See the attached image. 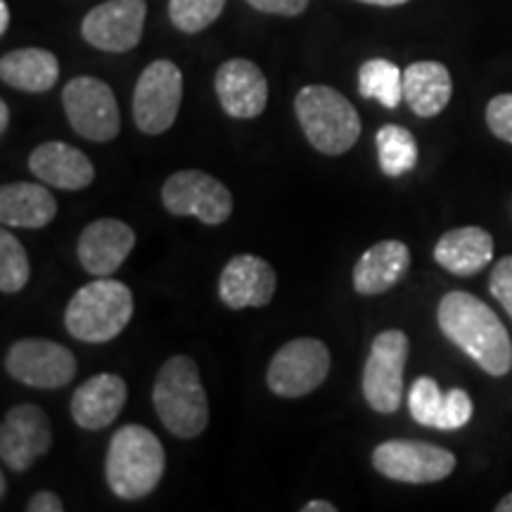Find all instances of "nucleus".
Returning <instances> with one entry per match:
<instances>
[{
    "instance_id": "obj_16",
    "label": "nucleus",
    "mask_w": 512,
    "mask_h": 512,
    "mask_svg": "<svg viewBox=\"0 0 512 512\" xmlns=\"http://www.w3.org/2000/svg\"><path fill=\"white\" fill-rule=\"evenodd\" d=\"M136 247V230L119 219H98L83 228L79 238V261L83 271L107 278L117 273Z\"/></svg>"
},
{
    "instance_id": "obj_35",
    "label": "nucleus",
    "mask_w": 512,
    "mask_h": 512,
    "mask_svg": "<svg viewBox=\"0 0 512 512\" xmlns=\"http://www.w3.org/2000/svg\"><path fill=\"white\" fill-rule=\"evenodd\" d=\"M337 508L330 501H309L302 508V512H335Z\"/></svg>"
},
{
    "instance_id": "obj_8",
    "label": "nucleus",
    "mask_w": 512,
    "mask_h": 512,
    "mask_svg": "<svg viewBox=\"0 0 512 512\" xmlns=\"http://www.w3.org/2000/svg\"><path fill=\"white\" fill-rule=\"evenodd\" d=\"M411 342L403 330H384L373 339L363 370V396L375 413L392 415L403 403V370Z\"/></svg>"
},
{
    "instance_id": "obj_2",
    "label": "nucleus",
    "mask_w": 512,
    "mask_h": 512,
    "mask_svg": "<svg viewBox=\"0 0 512 512\" xmlns=\"http://www.w3.org/2000/svg\"><path fill=\"white\" fill-rule=\"evenodd\" d=\"M164 470L166 453L155 432L143 425H124L114 432L105 458V477L114 496L124 501L150 496Z\"/></svg>"
},
{
    "instance_id": "obj_23",
    "label": "nucleus",
    "mask_w": 512,
    "mask_h": 512,
    "mask_svg": "<svg viewBox=\"0 0 512 512\" xmlns=\"http://www.w3.org/2000/svg\"><path fill=\"white\" fill-rule=\"evenodd\" d=\"M57 214V200L48 185L5 183L0 188V221L10 228H46Z\"/></svg>"
},
{
    "instance_id": "obj_17",
    "label": "nucleus",
    "mask_w": 512,
    "mask_h": 512,
    "mask_svg": "<svg viewBox=\"0 0 512 512\" xmlns=\"http://www.w3.org/2000/svg\"><path fill=\"white\" fill-rule=\"evenodd\" d=\"M216 95L223 112L233 119H256L268 105V81L252 60L235 57L216 72Z\"/></svg>"
},
{
    "instance_id": "obj_36",
    "label": "nucleus",
    "mask_w": 512,
    "mask_h": 512,
    "mask_svg": "<svg viewBox=\"0 0 512 512\" xmlns=\"http://www.w3.org/2000/svg\"><path fill=\"white\" fill-rule=\"evenodd\" d=\"M10 27V5L8 0H0V34H5Z\"/></svg>"
},
{
    "instance_id": "obj_27",
    "label": "nucleus",
    "mask_w": 512,
    "mask_h": 512,
    "mask_svg": "<svg viewBox=\"0 0 512 512\" xmlns=\"http://www.w3.org/2000/svg\"><path fill=\"white\" fill-rule=\"evenodd\" d=\"M31 278L29 254L10 230L0 233V292L17 294L27 287Z\"/></svg>"
},
{
    "instance_id": "obj_1",
    "label": "nucleus",
    "mask_w": 512,
    "mask_h": 512,
    "mask_svg": "<svg viewBox=\"0 0 512 512\" xmlns=\"http://www.w3.org/2000/svg\"><path fill=\"white\" fill-rule=\"evenodd\" d=\"M439 330L472 358L486 375L503 377L512 370V339L491 306L470 292H448L437 309Z\"/></svg>"
},
{
    "instance_id": "obj_21",
    "label": "nucleus",
    "mask_w": 512,
    "mask_h": 512,
    "mask_svg": "<svg viewBox=\"0 0 512 512\" xmlns=\"http://www.w3.org/2000/svg\"><path fill=\"white\" fill-rule=\"evenodd\" d=\"M494 259V238L479 226L453 228L434 245V261L458 278H472L482 273Z\"/></svg>"
},
{
    "instance_id": "obj_18",
    "label": "nucleus",
    "mask_w": 512,
    "mask_h": 512,
    "mask_svg": "<svg viewBox=\"0 0 512 512\" xmlns=\"http://www.w3.org/2000/svg\"><path fill=\"white\" fill-rule=\"evenodd\" d=\"M29 169L38 181L60 190H83L95 181V166L79 147L48 140L29 155Z\"/></svg>"
},
{
    "instance_id": "obj_4",
    "label": "nucleus",
    "mask_w": 512,
    "mask_h": 512,
    "mask_svg": "<svg viewBox=\"0 0 512 512\" xmlns=\"http://www.w3.org/2000/svg\"><path fill=\"white\" fill-rule=\"evenodd\" d=\"M294 112L313 150L328 157L344 155L361 138L356 107L332 86H304L294 98Z\"/></svg>"
},
{
    "instance_id": "obj_25",
    "label": "nucleus",
    "mask_w": 512,
    "mask_h": 512,
    "mask_svg": "<svg viewBox=\"0 0 512 512\" xmlns=\"http://www.w3.org/2000/svg\"><path fill=\"white\" fill-rule=\"evenodd\" d=\"M358 93L368 100H377L387 110H396L403 102V72L382 57L363 62L358 69Z\"/></svg>"
},
{
    "instance_id": "obj_12",
    "label": "nucleus",
    "mask_w": 512,
    "mask_h": 512,
    "mask_svg": "<svg viewBox=\"0 0 512 512\" xmlns=\"http://www.w3.org/2000/svg\"><path fill=\"white\" fill-rule=\"evenodd\" d=\"M5 370L34 389H62L76 377L79 363L72 351L53 339H17L5 356Z\"/></svg>"
},
{
    "instance_id": "obj_7",
    "label": "nucleus",
    "mask_w": 512,
    "mask_h": 512,
    "mask_svg": "<svg viewBox=\"0 0 512 512\" xmlns=\"http://www.w3.org/2000/svg\"><path fill=\"white\" fill-rule=\"evenodd\" d=\"M330 375V349L316 337L292 339L275 351L266 382L275 396L302 399Z\"/></svg>"
},
{
    "instance_id": "obj_31",
    "label": "nucleus",
    "mask_w": 512,
    "mask_h": 512,
    "mask_svg": "<svg viewBox=\"0 0 512 512\" xmlns=\"http://www.w3.org/2000/svg\"><path fill=\"white\" fill-rule=\"evenodd\" d=\"M486 126L498 140L512 145V93L496 95L486 105Z\"/></svg>"
},
{
    "instance_id": "obj_30",
    "label": "nucleus",
    "mask_w": 512,
    "mask_h": 512,
    "mask_svg": "<svg viewBox=\"0 0 512 512\" xmlns=\"http://www.w3.org/2000/svg\"><path fill=\"white\" fill-rule=\"evenodd\" d=\"M472 418V399L465 389H451L444 394V403L437 418V427L434 430H460Z\"/></svg>"
},
{
    "instance_id": "obj_39",
    "label": "nucleus",
    "mask_w": 512,
    "mask_h": 512,
    "mask_svg": "<svg viewBox=\"0 0 512 512\" xmlns=\"http://www.w3.org/2000/svg\"><path fill=\"white\" fill-rule=\"evenodd\" d=\"M496 512H512V494L501 498V503H496Z\"/></svg>"
},
{
    "instance_id": "obj_14",
    "label": "nucleus",
    "mask_w": 512,
    "mask_h": 512,
    "mask_svg": "<svg viewBox=\"0 0 512 512\" xmlns=\"http://www.w3.org/2000/svg\"><path fill=\"white\" fill-rule=\"evenodd\" d=\"M145 0H107L83 17L81 36L105 53H128L145 31Z\"/></svg>"
},
{
    "instance_id": "obj_28",
    "label": "nucleus",
    "mask_w": 512,
    "mask_h": 512,
    "mask_svg": "<svg viewBox=\"0 0 512 512\" xmlns=\"http://www.w3.org/2000/svg\"><path fill=\"white\" fill-rule=\"evenodd\" d=\"M226 0H169L171 24L183 34H200L221 17Z\"/></svg>"
},
{
    "instance_id": "obj_20",
    "label": "nucleus",
    "mask_w": 512,
    "mask_h": 512,
    "mask_svg": "<svg viewBox=\"0 0 512 512\" xmlns=\"http://www.w3.org/2000/svg\"><path fill=\"white\" fill-rule=\"evenodd\" d=\"M411 268V249L401 240H382L363 252L354 266V290L377 297L401 283Z\"/></svg>"
},
{
    "instance_id": "obj_3",
    "label": "nucleus",
    "mask_w": 512,
    "mask_h": 512,
    "mask_svg": "<svg viewBox=\"0 0 512 512\" xmlns=\"http://www.w3.org/2000/svg\"><path fill=\"white\" fill-rule=\"evenodd\" d=\"M157 418L178 439H195L209 425V399L200 366L190 356H171L159 368L152 387Z\"/></svg>"
},
{
    "instance_id": "obj_9",
    "label": "nucleus",
    "mask_w": 512,
    "mask_h": 512,
    "mask_svg": "<svg viewBox=\"0 0 512 512\" xmlns=\"http://www.w3.org/2000/svg\"><path fill=\"white\" fill-rule=\"evenodd\" d=\"M62 105L69 124L91 143H110L119 136L121 114L112 88L95 76H76L64 86Z\"/></svg>"
},
{
    "instance_id": "obj_22",
    "label": "nucleus",
    "mask_w": 512,
    "mask_h": 512,
    "mask_svg": "<svg viewBox=\"0 0 512 512\" xmlns=\"http://www.w3.org/2000/svg\"><path fill=\"white\" fill-rule=\"evenodd\" d=\"M453 95L451 72L441 62H413L403 69V100L422 119L437 117Z\"/></svg>"
},
{
    "instance_id": "obj_6",
    "label": "nucleus",
    "mask_w": 512,
    "mask_h": 512,
    "mask_svg": "<svg viewBox=\"0 0 512 512\" xmlns=\"http://www.w3.org/2000/svg\"><path fill=\"white\" fill-rule=\"evenodd\" d=\"M183 100V74L171 60L147 64L133 91V121L145 136H162L176 124Z\"/></svg>"
},
{
    "instance_id": "obj_26",
    "label": "nucleus",
    "mask_w": 512,
    "mask_h": 512,
    "mask_svg": "<svg viewBox=\"0 0 512 512\" xmlns=\"http://www.w3.org/2000/svg\"><path fill=\"white\" fill-rule=\"evenodd\" d=\"M375 145L384 176H406L418 164V143L408 128L396 124L382 126L375 136Z\"/></svg>"
},
{
    "instance_id": "obj_34",
    "label": "nucleus",
    "mask_w": 512,
    "mask_h": 512,
    "mask_svg": "<svg viewBox=\"0 0 512 512\" xmlns=\"http://www.w3.org/2000/svg\"><path fill=\"white\" fill-rule=\"evenodd\" d=\"M29 512H62L64 503L62 498L53 494V491H36L27 503Z\"/></svg>"
},
{
    "instance_id": "obj_10",
    "label": "nucleus",
    "mask_w": 512,
    "mask_h": 512,
    "mask_svg": "<svg viewBox=\"0 0 512 512\" xmlns=\"http://www.w3.org/2000/svg\"><path fill=\"white\" fill-rule=\"evenodd\" d=\"M458 460L448 448L418 439L384 441L373 451V467L392 482L434 484L456 470Z\"/></svg>"
},
{
    "instance_id": "obj_37",
    "label": "nucleus",
    "mask_w": 512,
    "mask_h": 512,
    "mask_svg": "<svg viewBox=\"0 0 512 512\" xmlns=\"http://www.w3.org/2000/svg\"><path fill=\"white\" fill-rule=\"evenodd\" d=\"M8 124H10V107L8 102L0 100V133L8 131Z\"/></svg>"
},
{
    "instance_id": "obj_15",
    "label": "nucleus",
    "mask_w": 512,
    "mask_h": 512,
    "mask_svg": "<svg viewBox=\"0 0 512 512\" xmlns=\"http://www.w3.org/2000/svg\"><path fill=\"white\" fill-rule=\"evenodd\" d=\"M278 287V275L266 259L238 254L223 266L219 275V297L228 309H261L271 304Z\"/></svg>"
},
{
    "instance_id": "obj_11",
    "label": "nucleus",
    "mask_w": 512,
    "mask_h": 512,
    "mask_svg": "<svg viewBox=\"0 0 512 512\" xmlns=\"http://www.w3.org/2000/svg\"><path fill=\"white\" fill-rule=\"evenodd\" d=\"M162 204L174 216H195L204 226H221L233 214V195L204 171H176L162 185Z\"/></svg>"
},
{
    "instance_id": "obj_19",
    "label": "nucleus",
    "mask_w": 512,
    "mask_h": 512,
    "mask_svg": "<svg viewBox=\"0 0 512 512\" xmlns=\"http://www.w3.org/2000/svg\"><path fill=\"white\" fill-rule=\"evenodd\" d=\"M126 399L128 387L124 377L114 373L93 375L72 396V418L81 430H105L119 418Z\"/></svg>"
},
{
    "instance_id": "obj_38",
    "label": "nucleus",
    "mask_w": 512,
    "mask_h": 512,
    "mask_svg": "<svg viewBox=\"0 0 512 512\" xmlns=\"http://www.w3.org/2000/svg\"><path fill=\"white\" fill-rule=\"evenodd\" d=\"M358 3L366 5H377V8H396V5L408 3V0H358Z\"/></svg>"
},
{
    "instance_id": "obj_24",
    "label": "nucleus",
    "mask_w": 512,
    "mask_h": 512,
    "mask_svg": "<svg viewBox=\"0 0 512 512\" xmlns=\"http://www.w3.org/2000/svg\"><path fill=\"white\" fill-rule=\"evenodd\" d=\"M0 79L24 93H46L60 79V60L43 48H19L0 57Z\"/></svg>"
},
{
    "instance_id": "obj_13",
    "label": "nucleus",
    "mask_w": 512,
    "mask_h": 512,
    "mask_svg": "<svg viewBox=\"0 0 512 512\" xmlns=\"http://www.w3.org/2000/svg\"><path fill=\"white\" fill-rule=\"evenodd\" d=\"M53 446L50 420L34 403L10 408L0 425V458L12 472H27Z\"/></svg>"
},
{
    "instance_id": "obj_29",
    "label": "nucleus",
    "mask_w": 512,
    "mask_h": 512,
    "mask_svg": "<svg viewBox=\"0 0 512 512\" xmlns=\"http://www.w3.org/2000/svg\"><path fill=\"white\" fill-rule=\"evenodd\" d=\"M444 403V394H441L437 380L422 375L411 384L408 392V408H411L413 420L422 427H437V418Z\"/></svg>"
},
{
    "instance_id": "obj_32",
    "label": "nucleus",
    "mask_w": 512,
    "mask_h": 512,
    "mask_svg": "<svg viewBox=\"0 0 512 512\" xmlns=\"http://www.w3.org/2000/svg\"><path fill=\"white\" fill-rule=\"evenodd\" d=\"M489 292L512 320V254L496 261L489 275Z\"/></svg>"
},
{
    "instance_id": "obj_5",
    "label": "nucleus",
    "mask_w": 512,
    "mask_h": 512,
    "mask_svg": "<svg viewBox=\"0 0 512 512\" xmlns=\"http://www.w3.org/2000/svg\"><path fill=\"white\" fill-rule=\"evenodd\" d=\"M131 316V287L112 278H98L74 294L64 311V325L79 342L105 344L124 332Z\"/></svg>"
},
{
    "instance_id": "obj_33",
    "label": "nucleus",
    "mask_w": 512,
    "mask_h": 512,
    "mask_svg": "<svg viewBox=\"0 0 512 512\" xmlns=\"http://www.w3.org/2000/svg\"><path fill=\"white\" fill-rule=\"evenodd\" d=\"M254 10L278 17H299L309 8V0H247Z\"/></svg>"
},
{
    "instance_id": "obj_40",
    "label": "nucleus",
    "mask_w": 512,
    "mask_h": 512,
    "mask_svg": "<svg viewBox=\"0 0 512 512\" xmlns=\"http://www.w3.org/2000/svg\"><path fill=\"white\" fill-rule=\"evenodd\" d=\"M5 491H8V482H5V477H0V496L5 498Z\"/></svg>"
}]
</instances>
